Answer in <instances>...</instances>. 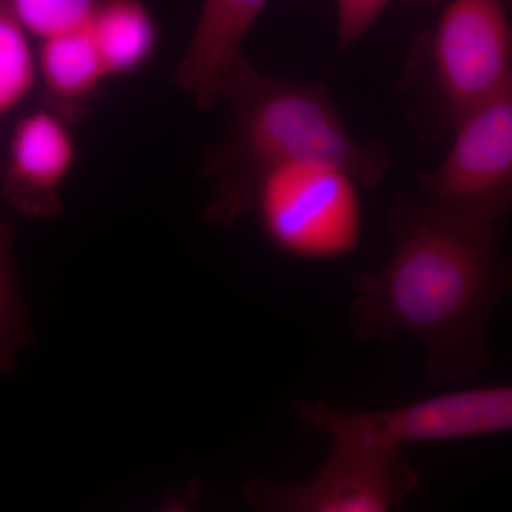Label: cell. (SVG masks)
Here are the masks:
<instances>
[{
    "label": "cell",
    "instance_id": "1",
    "mask_svg": "<svg viewBox=\"0 0 512 512\" xmlns=\"http://www.w3.org/2000/svg\"><path fill=\"white\" fill-rule=\"evenodd\" d=\"M389 228L393 249L386 264L352 281L349 323L356 338L419 340L434 383L490 367L488 323L511 285L500 247L505 222L460 220L400 194Z\"/></svg>",
    "mask_w": 512,
    "mask_h": 512
},
{
    "label": "cell",
    "instance_id": "2",
    "mask_svg": "<svg viewBox=\"0 0 512 512\" xmlns=\"http://www.w3.org/2000/svg\"><path fill=\"white\" fill-rule=\"evenodd\" d=\"M221 101L231 107L227 133L202 164V175L214 180L204 208L212 225L231 227L252 212L262 178L282 164L323 161L365 188L382 184L392 168L382 144L350 136L325 84L265 76L244 56Z\"/></svg>",
    "mask_w": 512,
    "mask_h": 512
},
{
    "label": "cell",
    "instance_id": "3",
    "mask_svg": "<svg viewBox=\"0 0 512 512\" xmlns=\"http://www.w3.org/2000/svg\"><path fill=\"white\" fill-rule=\"evenodd\" d=\"M412 119L439 140L471 111L512 87V29L505 0H448L417 37L402 73Z\"/></svg>",
    "mask_w": 512,
    "mask_h": 512
},
{
    "label": "cell",
    "instance_id": "4",
    "mask_svg": "<svg viewBox=\"0 0 512 512\" xmlns=\"http://www.w3.org/2000/svg\"><path fill=\"white\" fill-rule=\"evenodd\" d=\"M360 185L323 161H292L262 178L254 207L266 238L302 259H332L355 251L362 235Z\"/></svg>",
    "mask_w": 512,
    "mask_h": 512
},
{
    "label": "cell",
    "instance_id": "5",
    "mask_svg": "<svg viewBox=\"0 0 512 512\" xmlns=\"http://www.w3.org/2000/svg\"><path fill=\"white\" fill-rule=\"evenodd\" d=\"M296 416L330 441L393 450L419 443L477 439L512 429V386L474 387L393 409L350 412L319 402L293 403Z\"/></svg>",
    "mask_w": 512,
    "mask_h": 512
},
{
    "label": "cell",
    "instance_id": "6",
    "mask_svg": "<svg viewBox=\"0 0 512 512\" xmlns=\"http://www.w3.org/2000/svg\"><path fill=\"white\" fill-rule=\"evenodd\" d=\"M446 158L416 174L424 201L460 220L500 224L512 207V87L467 114Z\"/></svg>",
    "mask_w": 512,
    "mask_h": 512
},
{
    "label": "cell",
    "instance_id": "7",
    "mask_svg": "<svg viewBox=\"0 0 512 512\" xmlns=\"http://www.w3.org/2000/svg\"><path fill=\"white\" fill-rule=\"evenodd\" d=\"M419 487V474L402 450L332 441L328 458L308 483L279 485L256 478L245 495L264 511L384 512L400 507Z\"/></svg>",
    "mask_w": 512,
    "mask_h": 512
},
{
    "label": "cell",
    "instance_id": "8",
    "mask_svg": "<svg viewBox=\"0 0 512 512\" xmlns=\"http://www.w3.org/2000/svg\"><path fill=\"white\" fill-rule=\"evenodd\" d=\"M69 124L52 109L33 111L16 124L3 192L19 214L36 220H56L62 214V187L77 158Z\"/></svg>",
    "mask_w": 512,
    "mask_h": 512
},
{
    "label": "cell",
    "instance_id": "9",
    "mask_svg": "<svg viewBox=\"0 0 512 512\" xmlns=\"http://www.w3.org/2000/svg\"><path fill=\"white\" fill-rule=\"evenodd\" d=\"M269 0H204L185 55L175 72L178 89L202 111L221 101L242 45Z\"/></svg>",
    "mask_w": 512,
    "mask_h": 512
},
{
    "label": "cell",
    "instance_id": "10",
    "mask_svg": "<svg viewBox=\"0 0 512 512\" xmlns=\"http://www.w3.org/2000/svg\"><path fill=\"white\" fill-rule=\"evenodd\" d=\"M36 67L50 109L70 123L83 117L87 103L107 79L87 28L42 40Z\"/></svg>",
    "mask_w": 512,
    "mask_h": 512
},
{
    "label": "cell",
    "instance_id": "11",
    "mask_svg": "<svg viewBox=\"0 0 512 512\" xmlns=\"http://www.w3.org/2000/svg\"><path fill=\"white\" fill-rule=\"evenodd\" d=\"M106 77L140 72L156 55L158 28L141 0H97L87 25Z\"/></svg>",
    "mask_w": 512,
    "mask_h": 512
},
{
    "label": "cell",
    "instance_id": "12",
    "mask_svg": "<svg viewBox=\"0 0 512 512\" xmlns=\"http://www.w3.org/2000/svg\"><path fill=\"white\" fill-rule=\"evenodd\" d=\"M13 247L12 229L0 220V375L15 370L20 352L33 339L28 308L19 289Z\"/></svg>",
    "mask_w": 512,
    "mask_h": 512
},
{
    "label": "cell",
    "instance_id": "13",
    "mask_svg": "<svg viewBox=\"0 0 512 512\" xmlns=\"http://www.w3.org/2000/svg\"><path fill=\"white\" fill-rule=\"evenodd\" d=\"M37 79L36 56L29 35L0 0V116L18 106Z\"/></svg>",
    "mask_w": 512,
    "mask_h": 512
},
{
    "label": "cell",
    "instance_id": "14",
    "mask_svg": "<svg viewBox=\"0 0 512 512\" xmlns=\"http://www.w3.org/2000/svg\"><path fill=\"white\" fill-rule=\"evenodd\" d=\"M28 35L50 39L86 29L97 0H6Z\"/></svg>",
    "mask_w": 512,
    "mask_h": 512
},
{
    "label": "cell",
    "instance_id": "15",
    "mask_svg": "<svg viewBox=\"0 0 512 512\" xmlns=\"http://www.w3.org/2000/svg\"><path fill=\"white\" fill-rule=\"evenodd\" d=\"M338 15L339 50L349 49L373 28L394 0H335ZM412 5L433 6L443 0H402Z\"/></svg>",
    "mask_w": 512,
    "mask_h": 512
}]
</instances>
